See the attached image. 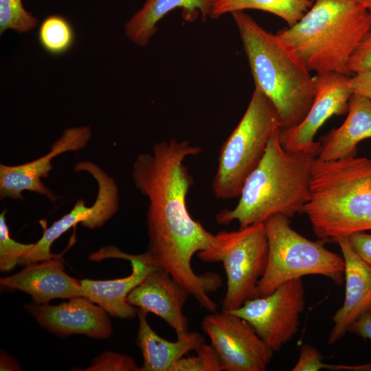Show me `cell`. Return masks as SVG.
<instances>
[{"label":"cell","mask_w":371,"mask_h":371,"mask_svg":"<svg viewBox=\"0 0 371 371\" xmlns=\"http://www.w3.org/2000/svg\"><path fill=\"white\" fill-rule=\"evenodd\" d=\"M201 151L188 141L156 142L151 153L137 156L131 176L135 187L148 201L147 252L154 265L186 288L201 308L211 310L216 303L209 294L220 288L221 277L212 272L196 273L192 259L212 245L215 234L188 210L186 197L193 179L183 164L187 157Z\"/></svg>","instance_id":"6da1fadb"},{"label":"cell","mask_w":371,"mask_h":371,"mask_svg":"<svg viewBox=\"0 0 371 371\" xmlns=\"http://www.w3.org/2000/svg\"><path fill=\"white\" fill-rule=\"evenodd\" d=\"M279 133L280 128L272 135L263 157L245 181L236 207L216 214L218 223L237 221L244 227L276 214L290 218L302 212L310 199L311 170L318 153L285 150Z\"/></svg>","instance_id":"7a4b0ae2"},{"label":"cell","mask_w":371,"mask_h":371,"mask_svg":"<svg viewBox=\"0 0 371 371\" xmlns=\"http://www.w3.org/2000/svg\"><path fill=\"white\" fill-rule=\"evenodd\" d=\"M231 14L243 45L255 87L275 106L281 129L297 126L313 102L314 76L277 34L265 30L243 11Z\"/></svg>","instance_id":"3957f363"},{"label":"cell","mask_w":371,"mask_h":371,"mask_svg":"<svg viewBox=\"0 0 371 371\" xmlns=\"http://www.w3.org/2000/svg\"><path fill=\"white\" fill-rule=\"evenodd\" d=\"M311 196L303 208L318 239L326 242L371 230V158L315 159Z\"/></svg>","instance_id":"277c9868"},{"label":"cell","mask_w":371,"mask_h":371,"mask_svg":"<svg viewBox=\"0 0 371 371\" xmlns=\"http://www.w3.org/2000/svg\"><path fill=\"white\" fill-rule=\"evenodd\" d=\"M370 29L371 16L361 0H314L296 23L277 35L310 71L349 76V60Z\"/></svg>","instance_id":"5b68a950"},{"label":"cell","mask_w":371,"mask_h":371,"mask_svg":"<svg viewBox=\"0 0 371 371\" xmlns=\"http://www.w3.org/2000/svg\"><path fill=\"white\" fill-rule=\"evenodd\" d=\"M268 259L258 284V296L269 295L287 281L309 275H320L337 285L344 280V261L327 249L326 241L311 240L290 226L289 218L276 214L265 222Z\"/></svg>","instance_id":"8992f818"},{"label":"cell","mask_w":371,"mask_h":371,"mask_svg":"<svg viewBox=\"0 0 371 371\" xmlns=\"http://www.w3.org/2000/svg\"><path fill=\"white\" fill-rule=\"evenodd\" d=\"M280 126L275 106L255 87L243 116L221 146L212 183L216 198L239 197L245 181L261 161L270 138Z\"/></svg>","instance_id":"52a82bcc"},{"label":"cell","mask_w":371,"mask_h":371,"mask_svg":"<svg viewBox=\"0 0 371 371\" xmlns=\"http://www.w3.org/2000/svg\"><path fill=\"white\" fill-rule=\"evenodd\" d=\"M207 262H222L227 278V289L222 311L238 308L258 296V284L268 259V241L265 223L221 231L215 234L212 245L197 254Z\"/></svg>","instance_id":"ba28073f"},{"label":"cell","mask_w":371,"mask_h":371,"mask_svg":"<svg viewBox=\"0 0 371 371\" xmlns=\"http://www.w3.org/2000/svg\"><path fill=\"white\" fill-rule=\"evenodd\" d=\"M304 305V284L302 278H297L284 282L269 295L254 297L228 312L247 321L264 342L277 352L297 332Z\"/></svg>","instance_id":"9c48e42d"},{"label":"cell","mask_w":371,"mask_h":371,"mask_svg":"<svg viewBox=\"0 0 371 371\" xmlns=\"http://www.w3.org/2000/svg\"><path fill=\"white\" fill-rule=\"evenodd\" d=\"M201 326L218 355L222 370H267L273 351L247 321L222 311L210 313L203 319Z\"/></svg>","instance_id":"30bf717a"},{"label":"cell","mask_w":371,"mask_h":371,"mask_svg":"<svg viewBox=\"0 0 371 371\" xmlns=\"http://www.w3.org/2000/svg\"><path fill=\"white\" fill-rule=\"evenodd\" d=\"M314 79L315 98L302 121L293 128H280V142L288 151L319 153L321 142L315 141L319 129L331 116L348 111L352 95L348 75L328 72L316 74Z\"/></svg>","instance_id":"8fae6325"},{"label":"cell","mask_w":371,"mask_h":371,"mask_svg":"<svg viewBox=\"0 0 371 371\" xmlns=\"http://www.w3.org/2000/svg\"><path fill=\"white\" fill-rule=\"evenodd\" d=\"M91 137L89 126L67 128L52 145L47 154L34 161L16 166L0 164V196L1 198L23 199V191L44 195L52 203L58 199L42 182L52 170V159L63 153L84 148Z\"/></svg>","instance_id":"7c38bea8"},{"label":"cell","mask_w":371,"mask_h":371,"mask_svg":"<svg viewBox=\"0 0 371 371\" xmlns=\"http://www.w3.org/2000/svg\"><path fill=\"white\" fill-rule=\"evenodd\" d=\"M107 258H122L131 262V273L124 278L94 280H80L82 297L99 305L108 314L120 319H131L137 315V309L127 301L130 292L137 286L156 266L149 254L132 255L114 246L104 247L91 256L98 260Z\"/></svg>","instance_id":"4fadbf2b"},{"label":"cell","mask_w":371,"mask_h":371,"mask_svg":"<svg viewBox=\"0 0 371 371\" xmlns=\"http://www.w3.org/2000/svg\"><path fill=\"white\" fill-rule=\"evenodd\" d=\"M58 305H26L27 310L45 328L62 336L80 334L107 338L112 333L107 313L85 297H76Z\"/></svg>","instance_id":"5bb4252c"},{"label":"cell","mask_w":371,"mask_h":371,"mask_svg":"<svg viewBox=\"0 0 371 371\" xmlns=\"http://www.w3.org/2000/svg\"><path fill=\"white\" fill-rule=\"evenodd\" d=\"M190 295L166 270L155 267L130 292L127 301L137 309L159 316L178 334L188 330L183 309Z\"/></svg>","instance_id":"9a60e30c"},{"label":"cell","mask_w":371,"mask_h":371,"mask_svg":"<svg viewBox=\"0 0 371 371\" xmlns=\"http://www.w3.org/2000/svg\"><path fill=\"white\" fill-rule=\"evenodd\" d=\"M334 241L339 246L344 261L346 290L344 303L332 318L333 326L328 339L330 344L341 339L349 327L371 309V267L354 251L348 237Z\"/></svg>","instance_id":"2e32d148"},{"label":"cell","mask_w":371,"mask_h":371,"mask_svg":"<svg viewBox=\"0 0 371 371\" xmlns=\"http://www.w3.org/2000/svg\"><path fill=\"white\" fill-rule=\"evenodd\" d=\"M26 265L14 275L1 278V285L30 295L36 304H47L56 298L82 297L80 280L66 273L57 257Z\"/></svg>","instance_id":"e0dca14e"},{"label":"cell","mask_w":371,"mask_h":371,"mask_svg":"<svg viewBox=\"0 0 371 371\" xmlns=\"http://www.w3.org/2000/svg\"><path fill=\"white\" fill-rule=\"evenodd\" d=\"M146 315V312L137 309L139 327L136 343L143 356L140 371H170L175 362L205 343L201 334L188 330L177 334L176 341L167 340L154 331Z\"/></svg>","instance_id":"ac0fdd59"},{"label":"cell","mask_w":371,"mask_h":371,"mask_svg":"<svg viewBox=\"0 0 371 371\" xmlns=\"http://www.w3.org/2000/svg\"><path fill=\"white\" fill-rule=\"evenodd\" d=\"M371 138V100L353 94L342 124L321 138L317 158L335 161L357 155V145Z\"/></svg>","instance_id":"d6986e66"},{"label":"cell","mask_w":371,"mask_h":371,"mask_svg":"<svg viewBox=\"0 0 371 371\" xmlns=\"http://www.w3.org/2000/svg\"><path fill=\"white\" fill-rule=\"evenodd\" d=\"M215 0H146L142 8L124 25L126 36L139 47H145L157 30V24L167 14L182 10L184 20L212 19Z\"/></svg>","instance_id":"ffe728a7"},{"label":"cell","mask_w":371,"mask_h":371,"mask_svg":"<svg viewBox=\"0 0 371 371\" xmlns=\"http://www.w3.org/2000/svg\"><path fill=\"white\" fill-rule=\"evenodd\" d=\"M313 3V0H215L212 19L236 11L255 9L275 14L291 26L304 15Z\"/></svg>","instance_id":"44dd1931"},{"label":"cell","mask_w":371,"mask_h":371,"mask_svg":"<svg viewBox=\"0 0 371 371\" xmlns=\"http://www.w3.org/2000/svg\"><path fill=\"white\" fill-rule=\"evenodd\" d=\"M76 40L73 25L65 17L53 14L46 17L38 30L41 47L49 54L63 55L69 52Z\"/></svg>","instance_id":"7402d4cb"},{"label":"cell","mask_w":371,"mask_h":371,"mask_svg":"<svg viewBox=\"0 0 371 371\" xmlns=\"http://www.w3.org/2000/svg\"><path fill=\"white\" fill-rule=\"evenodd\" d=\"M38 19L26 11L22 0H0V34L11 30L25 33L33 30Z\"/></svg>","instance_id":"603a6c76"},{"label":"cell","mask_w":371,"mask_h":371,"mask_svg":"<svg viewBox=\"0 0 371 371\" xmlns=\"http://www.w3.org/2000/svg\"><path fill=\"white\" fill-rule=\"evenodd\" d=\"M34 243L23 244L13 240L5 221V210L0 214V269L11 271L32 248Z\"/></svg>","instance_id":"cb8c5ba5"},{"label":"cell","mask_w":371,"mask_h":371,"mask_svg":"<svg viewBox=\"0 0 371 371\" xmlns=\"http://www.w3.org/2000/svg\"><path fill=\"white\" fill-rule=\"evenodd\" d=\"M322 355L313 346L304 344L298 361L292 371H319L322 369L346 371H371V363L359 365L327 364L322 361Z\"/></svg>","instance_id":"d4e9b609"},{"label":"cell","mask_w":371,"mask_h":371,"mask_svg":"<svg viewBox=\"0 0 371 371\" xmlns=\"http://www.w3.org/2000/svg\"><path fill=\"white\" fill-rule=\"evenodd\" d=\"M196 355L182 357L170 368V371H221V361L212 346L201 345Z\"/></svg>","instance_id":"484cf974"},{"label":"cell","mask_w":371,"mask_h":371,"mask_svg":"<svg viewBox=\"0 0 371 371\" xmlns=\"http://www.w3.org/2000/svg\"><path fill=\"white\" fill-rule=\"evenodd\" d=\"M87 371H137L140 370L130 356L114 352H104L97 357Z\"/></svg>","instance_id":"4316f807"},{"label":"cell","mask_w":371,"mask_h":371,"mask_svg":"<svg viewBox=\"0 0 371 371\" xmlns=\"http://www.w3.org/2000/svg\"><path fill=\"white\" fill-rule=\"evenodd\" d=\"M348 67L350 74L371 69V29L364 36L352 54Z\"/></svg>","instance_id":"83f0119b"},{"label":"cell","mask_w":371,"mask_h":371,"mask_svg":"<svg viewBox=\"0 0 371 371\" xmlns=\"http://www.w3.org/2000/svg\"><path fill=\"white\" fill-rule=\"evenodd\" d=\"M348 239L354 251L371 267V234L355 232L348 236Z\"/></svg>","instance_id":"f1b7e54d"},{"label":"cell","mask_w":371,"mask_h":371,"mask_svg":"<svg viewBox=\"0 0 371 371\" xmlns=\"http://www.w3.org/2000/svg\"><path fill=\"white\" fill-rule=\"evenodd\" d=\"M350 85L353 94L371 100V69L355 74L350 77Z\"/></svg>","instance_id":"f546056e"},{"label":"cell","mask_w":371,"mask_h":371,"mask_svg":"<svg viewBox=\"0 0 371 371\" xmlns=\"http://www.w3.org/2000/svg\"><path fill=\"white\" fill-rule=\"evenodd\" d=\"M349 333L371 340V309L364 313L348 328Z\"/></svg>","instance_id":"4dcf8cb0"},{"label":"cell","mask_w":371,"mask_h":371,"mask_svg":"<svg viewBox=\"0 0 371 371\" xmlns=\"http://www.w3.org/2000/svg\"><path fill=\"white\" fill-rule=\"evenodd\" d=\"M0 370H21L17 363L11 357L3 354L1 355Z\"/></svg>","instance_id":"1f68e13d"},{"label":"cell","mask_w":371,"mask_h":371,"mask_svg":"<svg viewBox=\"0 0 371 371\" xmlns=\"http://www.w3.org/2000/svg\"><path fill=\"white\" fill-rule=\"evenodd\" d=\"M371 16V0H361Z\"/></svg>","instance_id":"d6a6232c"}]
</instances>
